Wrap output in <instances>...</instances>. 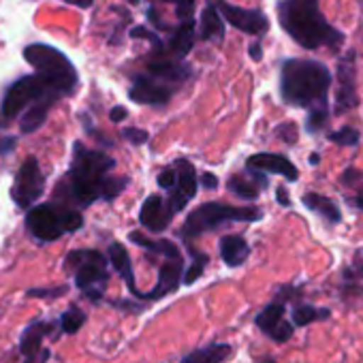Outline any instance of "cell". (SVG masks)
<instances>
[{
  "mask_svg": "<svg viewBox=\"0 0 363 363\" xmlns=\"http://www.w3.org/2000/svg\"><path fill=\"white\" fill-rule=\"evenodd\" d=\"M116 167V160L103 152L88 150L84 143L73 145V160L69 169V182H71V197L79 206H92L99 199L111 201L118 197L128 179L126 177H111L107 175Z\"/></svg>",
  "mask_w": 363,
  "mask_h": 363,
  "instance_id": "6da1fadb",
  "label": "cell"
},
{
  "mask_svg": "<svg viewBox=\"0 0 363 363\" xmlns=\"http://www.w3.org/2000/svg\"><path fill=\"white\" fill-rule=\"evenodd\" d=\"M278 22L303 50H337L344 41V35L323 18L318 0H282L278 3Z\"/></svg>",
  "mask_w": 363,
  "mask_h": 363,
  "instance_id": "7a4b0ae2",
  "label": "cell"
},
{
  "mask_svg": "<svg viewBox=\"0 0 363 363\" xmlns=\"http://www.w3.org/2000/svg\"><path fill=\"white\" fill-rule=\"evenodd\" d=\"M331 73L323 62L291 58L280 69V96L286 105L327 109Z\"/></svg>",
  "mask_w": 363,
  "mask_h": 363,
  "instance_id": "3957f363",
  "label": "cell"
},
{
  "mask_svg": "<svg viewBox=\"0 0 363 363\" xmlns=\"http://www.w3.org/2000/svg\"><path fill=\"white\" fill-rule=\"evenodd\" d=\"M109 257L92 248L71 250L62 263V267L73 276L75 286L88 297L92 303H101L105 297V289L109 282Z\"/></svg>",
  "mask_w": 363,
  "mask_h": 363,
  "instance_id": "277c9868",
  "label": "cell"
},
{
  "mask_svg": "<svg viewBox=\"0 0 363 363\" xmlns=\"http://www.w3.org/2000/svg\"><path fill=\"white\" fill-rule=\"evenodd\" d=\"M24 58L37 69V75H41L58 96H71L75 92L79 82L77 71L60 50L43 43H33L24 50Z\"/></svg>",
  "mask_w": 363,
  "mask_h": 363,
  "instance_id": "5b68a950",
  "label": "cell"
},
{
  "mask_svg": "<svg viewBox=\"0 0 363 363\" xmlns=\"http://www.w3.org/2000/svg\"><path fill=\"white\" fill-rule=\"evenodd\" d=\"M84 227V216L71 208H58L54 203L33 206L26 214V229L37 242H56L67 233Z\"/></svg>",
  "mask_w": 363,
  "mask_h": 363,
  "instance_id": "8992f818",
  "label": "cell"
},
{
  "mask_svg": "<svg viewBox=\"0 0 363 363\" xmlns=\"http://www.w3.org/2000/svg\"><path fill=\"white\" fill-rule=\"evenodd\" d=\"M263 218V212L257 208H235L229 203H203L193 210L182 227V238H199L203 233L216 231L225 223H255Z\"/></svg>",
  "mask_w": 363,
  "mask_h": 363,
  "instance_id": "52a82bcc",
  "label": "cell"
},
{
  "mask_svg": "<svg viewBox=\"0 0 363 363\" xmlns=\"http://www.w3.org/2000/svg\"><path fill=\"white\" fill-rule=\"evenodd\" d=\"M48 96L60 99L41 75H26V77L18 79L16 84H11V88L7 90L5 101H3V116L16 118L30 103H37L41 99H48Z\"/></svg>",
  "mask_w": 363,
  "mask_h": 363,
  "instance_id": "ba28073f",
  "label": "cell"
},
{
  "mask_svg": "<svg viewBox=\"0 0 363 363\" xmlns=\"http://www.w3.org/2000/svg\"><path fill=\"white\" fill-rule=\"evenodd\" d=\"M295 293V289L284 286L278 297H274V301H269L255 318V325L276 344H284L293 337L295 325L291 320L284 318V310H286V299Z\"/></svg>",
  "mask_w": 363,
  "mask_h": 363,
  "instance_id": "9c48e42d",
  "label": "cell"
},
{
  "mask_svg": "<svg viewBox=\"0 0 363 363\" xmlns=\"http://www.w3.org/2000/svg\"><path fill=\"white\" fill-rule=\"evenodd\" d=\"M58 329H60V323L45 320V318H37V320L28 323L22 329L20 344H18L24 363H48L52 359V350L50 348H43V340L48 335L58 337L56 335Z\"/></svg>",
  "mask_w": 363,
  "mask_h": 363,
  "instance_id": "30bf717a",
  "label": "cell"
},
{
  "mask_svg": "<svg viewBox=\"0 0 363 363\" xmlns=\"http://www.w3.org/2000/svg\"><path fill=\"white\" fill-rule=\"evenodd\" d=\"M43 191H45V175L39 167V160L37 158L24 160L20 171L16 173V182L11 186V199L20 208L28 210L37 203Z\"/></svg>",
  "mask_w": 363,
  "mask_h": 363,
  "instance_id": "8fae6325",
  "label": "cell"
},
{
  "mask_svg": "<svg viewBox=\"0 0 363 363\" xmlns=\"http://www.w3.org/2000/svg\"><path fill=\"white\" fill-rule=\"evenodd\" d=\"M184 282V259L179 257H164L162 265L158 267V280L156 286L150 293H141V301H158L179 289Z\"/></svg>",
  "mask_w": 363,
  "mask_h": 363,
  "instance_id": "7c38bea8",
  "label": "cell"
},
{
  "mask_svg": "<svg viewBox=\"0 0 363 363\" xmlns=\"http://www.w3.org/2000/svg\"><path fill=\"white\" fill-rule=\"evenodd\" d=\"M173 92H175V86L158 79L152 73H143V75H135L128 96L130 101L143 103V105H164L169 103Z\"/></svg>",
  "mask_w": 363,
  "mask_h": 363,
  "instance_id": "4fadbf2b",
  "label": "cell"
},
{
  "mask_svg": "<svg viewBox=\"0 0 363 363\" xmlns=\"http://www.w3.org/2000/svg\"><path fill=\"white\" fill-rule=\"evenodd\" d=\"M220 13L227 20V24H231L233 28H238L246 35L261 37L269 30V20L263 11L242 9V7H233L229 3H220Z\"/></svg>",
  "mask_w": 363,
  "mask_h": 363,
  "instance_id": "5bb4252c",
  "label": "cell"
},
{
  "mask_svg": "<svg viewBox=\"0 0 363 363\" xmlns=\"http://www.w3.org/2000/svg\"><path fill=\"white\" fill-rule=\"evenodd\" d=\"M337 111L352 109L357 105V71H354V52H348L337 65Z\"/></svg>",
  "mask_w": 363,
  "mask_h": 363,
  "instance_id": "9a60e30c",
  "label": "cell"
},
{
  "mask_svg": "<svg viewBox=\"0 0 363 363\" xmlns=\"http://www.w3.org/2000/svg\"><path fill=\"white\" fill-rule=\"evenodd\" d=\"M173 216H175V212L169 208V203L164 199H160L158 195H152L141 206L139 223L147 231H152V233H162L169 227V223H171Z\"/></svg>",
  "mask_w": 363,
  "mask_h": 363,
  "instance_id": "2e32d148",
  "label": "cell"
},
{
  "mask_svg": "<svg viewBox=\"0 0 363 363\" xmlns=\"http://www.w3.org/2000/svg\"><path fill=\"white\" fill-rule=\"evenodd\" d=\"M246 167L259 169V171H267V173H278V175L286 177L289 182H297V177H299L297 167L286 156H282V154H272V152L252 154L248 158Z\"/></svg>",
  "mask_w": 363,
  "mask_h": 363,
  "instance_id": "e0dca14e",
  "label": "cell"
},
{
  "mask_svg": "<svg viewBox=\"0 0 363 363\" xmlns=\"http://www.w3.org/2000/svg\"><path fill=\"white\" fill-rule=\"evenodd\" d=\"M107 257H109V263L113 265V269L118 272V276L124 280L126 289L139 299L141 297V291L137 289V282H135V272H133V263H130L128 250L120 242H111L109 244V250H107Z\"/></svg>",
  "mask_w": 363,
  "mask_h": 363,
  "instance_id": "ac0fdd59",
  "label": "cell"
},
{
  "mask_svg": "<svg viewBox=\"0 0 363 363\" xmlns=\"http://www.w3.org/2000/svg\"><path fill=\"white\" fill-rule=\"evenodd\" d=\"M233 357V346L225 342H212L195 348L179 359V363H225Z\"/></svg>",
  "mask_w": 363,
  "mask_h": 363,
  "instance_id": "d6986e66",
  "label": "cell"
},
{
  "mask_svg": "<svg viewBox=\"0 0 363 363\" xmlns=\"http://www.w3.org/2000/svg\"><path fill=\"white\" fill-rule=\"evenodd\" d=\"M250 257V246L242 235H225L220 240V259L227 267H242Z\"/></svg>",
  "mask_w": 363,
  "mask_h": 363,
  "instance_id": "ffe728a7",
  "label": "cell"
},
{
  "mask_svg": "<svg viewBox=\"0 0 363 363\" xmlns=\"http://www.w3.org/2000/svg\"><path fill=\"white\" fill-rule=\"evenodd\" d=\"M195 45V22L191 20H182V24L175 28L171 41H169V54L175 58H184Z\"/></svg>",
  "mask_w": 363,
  "mask_h": 363,
  "instance_id": "44dd1931",
  "label": "cell"
},
{
  "mask_svg": "<svg viewBox=\"0 0 363 363\" xmlns=\"http://www.w3.org/2000/svg\"><path fill=\"white\" fill-rule=\"evenodd\" d=\"M147 73H152L158 79H162V82L177 88L191 77V67L189 65H177V62H158V65H150Z\"/></svg>",
  "mask_w": 363,
  "mask_h": 363,
  "instance_id": "7402d4cb",
  "label": "cell"
},
{
  "mask_svg": "<svg viewBox=\"0 0 363 363\" xmlns=\"http://www.w3.org/2000/svg\"><path fill=\"white\" fill-rule=\"evenodd\" d=\"M301 203L310 210V212H314V214H318L320 218H325L327 223H340L342 220V212H340V208L331 201V199H327V197H323V195H316V193H306L303 197H301Z\"/></svg>",
  "mask_w": 363,
  "mask_h": 363,
  "instance_id": "603a6c76",
  "label": "cell"
},
{
  "mask_svg": "<svg viewBox=\"0 0 363 363\" xmlns=\"http://www.w3.org/2000/svg\"><path fill=\"white\" fill-rule=\"evenodd\" d=\"M56 101H58V99L48 96V99L37 101V105L28 107V111H26V113L22 116V120H20L22 133H35V130H39V128L45 124L48 113H50V109H52V105H54Z\"/></svg>",
  "mask_w": 363,
  "mask_h": 363,
  "instance_id": "cb8c5ba5",
  "label": "cell"
},
{
  "mask_svg": "<svg viewBox=\"0 0 363 363\" xmlns=\"http://www.w3.org/2000/svg\"><path fill=\"white\" fill-rule=\"evenodd\" d=\"M223 33H225L223 13H220L214 5H208V7L201 11L199 37H201V39H214V37H223Z\"/></svg>",
  "mask_w": 363,
  "mask_h": 363,
  "instance_id": "d4e9b609",
  "label": "cell"
},
{
  "mask_svg": "<svg viewBox=\"0 0 363 363\" xmlns=\"http://www.w3.org/2000/svg\"><path fill=\"white\" fill-rule=\"evenodd\" d=\"M175 171H177L175 186L189 199H193L197 195V171H195L193 162H189L186 158H179V160H175Z\"/></svg>",
  "mask_w": 363,
  "mask_h": 363,
  "instance_id": "484cf974",
  "label": "cell"
},
{
  "mask_svg": "<svg viewBox=\"0 0 363 363\" xmlns=\"http://www.w3.org/2000/svg\"><path fill=\"white\" fill-rule=\"evenodd\" d=\"M331 316L329 308H316L312 303H297L291 312L293 325L295 327H308L310 323H318V320H327Z\"/></svg>",
  "mask_w": 363,
  "mask_h": 363,
  "instance_id": "4316f807",
  "label": "cell"
},
{
  "mask_svg": "<svg viewBox=\"0 0 363 363\" xmlns=\"http://www.w3.org/2000/svg\"><path fill=\"white\" fill-rule=\"evenodd\" d=\"M227 189L242 197V199H248V201H255L259 197V182H248V173H238L233 177H229L227 182Z\"/></svg>",
  "mask_w": 363,
  "mask_h": 363,
  "instance_id": "83f0119b",
  "label": "cell"
},
{
  "mask_svg": "<svg viewBox=\"0 0 363 363\" xmlns=\"http://www.w3.org/2000/svg\"><path fill=\"white\" fill-rule=\"evenodd\" d=\"M86 312L79 308V306H71V308H67L62 314H60V318H58V323H60V331L62 333H67V335H73V333H77L84 325H86Z\"/></svg>",
  "mask_w": 363,
  "mask_h": 363,
  "instance_id": "f1b7e54d",
  "label": "cell"
},
{
  "mask_svg": "<svg viewBox=\"0 0 363 363\" xmlns=\"http://www.w3.org/2000/svg\"><path fill=\"white\" fill-rule=\"evenodd\" d=\"M193 263H191V267L184 272V284H195L201 276H203V272H206V267H208V263H210V257L208 255H203V252H193Z\"/></svg>",
  "mask_w": 363,
  "mask_h": 363,
  "instance_id": "f546056e",
  "label": "cell"
},
{
  "mask_svg": "<svg viewBox=\"0 0 363 363\" xmlns=\"http://www.w3.org/2000/svg\"><path fill=\"white\" fill-rule=\"evenodd\" d=\"M329 139L337 145H357L359 143V130L352 128V126H344L335 133L329 135Z\"/></svg>",
  "mask_w": 363,
  "mask_h": 363,
  "instance_id": "4dcf8cb0",
  "label": "cell"
},
{
  "mask_svg": "<svg viewBox=\"0 0 363 363\" xmlns=\"http://www.w3.org/2000/svg\"><path fill=\"white\" fill-rule=\"evenodd\" d=\"M69 293V286L67 284H58V286H52V289H48V286H41V289H28V297H39V299H58V297H62V295H67Z\"/></svg>",
  "mask_w": 363,
  "mask_h": 363,
  "instance_id": "1f68e13d",
  "label": "cell"
},
{
  "mask_svg": "<svg viewBox=\"0 0 363 363\" xmlns=\"http://www.w3.org/2000/svg\"><path fill=\"white\" fill-rule=\"evenodd\" d=\"M150 3H175L179 20H191L193 7H195V0H150Z\"/></svg>",
  "mask_w": 363,
  "mask_h": 363,
  "instance_id": "d6a6232c",
  "label": "cell"
},
{
  "mask_svg": "<svg viewBox=\"0 0 363 363\" xmlns=\"http://www.w3.org/2000/svg\"><path fill=\"white\" fill-rule=\"evenodd\" d=\"M130 37H133V39H145V41H150V43H152V48H154L156 52H162V45H160L158 35L150 33V30H147V28H143V26L133 28V30H130Z\"/></svg>",
  "mask_w": 363,
  "mask_h": 363,
  "instance_id": "836d02e7",
  "label": "cell"
},
{
  "mask_svg": "<svg viewBox=\"0 0 363 363\" xmlns=\"http://www.w3.org/2000/svg\"><path fill=\"white\" fill-rule=\"evenodd\" d=\"M327 122V109H314L308 113V130L310 133H318Z\"/></svg>",
  "mask_w": 363,
  "mask_h": 363,
  "instance_id": "e575fe53",
  "label": "cell"
},
{
  "mask_svg": "<svg viewBox=\"0 0 363 363\" xmlns=\"http://www.w3.org/2000/svg\"><path fill=\"white\" fill-rule=\"evenodd\" d=\"M177 184V171H175V167H167V169H162V173L158 175V186L160 189H173Z\"/></svg>",
  "mask_w": 363,
  "mask_h": 363,
  "instance_id": "d590c367",
  "label": "cell"
},
{
  "mask_svg": "<svg viewBox=\"0 0 363 363\" xmlns=\"http://www.w3.org/2000/svg\"><path fill=\"white\" fill-rule=\"evenodd\" d=\"M122 137L128 139L133 145H143V143L150 139L147 130H141V128H124V130H122Z\"/></svg>",
  "mask_w": 363,
  "mask_h": 363,
  "instance_id": "8d00e7d4",
  "label": "cell"
},
{
  "mask_svg": "<svg viewBox=\"0 0 363 363\" xmlns=\"http://www.w3.org/2000/svg\"><path fill=\"white\" fill-rule=\"evenodd\" d=\"M276 135H278L282 141H286V143H295V141H297V128H295L293 122L280 124V126L276 128Z\"/></svg>",
  "mask_w": 363,
  "mask_h": 363,
  "instance_id": "74e56055",
  "label": "cell"
},
{
  "mask_svg": "<svg viewBox=\"0 0 363 363\" xmlns=\"http://www.w3.org/2000/svg\"><path fill=\"white\" fill-rule=\"evenodd\" d=\"M344 274H346V278H352V276H357V278H361V280H363V248L354 252L352 267H350V269H346Z\"/></svg>",
  "mask_w": 363,
  "mask_h": 363,
  "instance_id": "f35d334b",
  "label": "cell"
},
{
  "mask_svg": "<svg viewBox=\"0 0 363 363\" xmlns=\"http://www.w3.org/2000/svg\"><path fill=\"white\" fill-rule=\"evenodd\" d=\"M109 303H111L113 308H118V310H122V312H130V314H137V312L143 310V306H139V303H135V301H128V299H111Z\"/></svg>",
  "mask_w": 363,
  "mask_h": 363,
  "instance_id": "ab89813d",
  "label": "cell"
},
{
  "mask_svg": "<svg viewBox=\"0 0 363 363\" xmlns=\"http://www.w3.org/2000/svg\"><path fill=\"white\" fill-rule=\"evenodd\" d=\"M201 184H203L206 189L214 191V189H218V177H216L214 173H203V175H201Z\"/></svg>",
  "mask_w": 363,
  "mask_h": 363,
  "instance_id": "60d3db41",
  "label": "cell"
},
{
  "mask_svg": "<svg viewBox=\"0 0 363 363\" xmlns=\"http://www.w3.org/2000/svg\"><path fill=\"white\" fill-rule=\"evenodd\" d=\"M126 116H128V111H126L122 105H118V107H113V109L109 111V120H111V122H122Z\"/></svg>",
  "mask_w": 363,
  "mask_h": 363,
  "instance_id": "b9f144b4",
  "label": "cell"
},
{
  "mask_svg": "<svg viewBox=\"0 0 363 363\" xmlns=\"http://www.w3.org/2000/svg\"><path fill=\"white\" fill-rule=\"evenodd\" d=\"M16 147V137H3L0 139V154H7Z\"/></svg>",
  "mask_w": 363,
  "mask_h": 363,
  "instance_id": "7bdbcfd3",
  "label": "cell"
},
{
  "mask_svg": "<svg viewBox=\"0 0 363 363\" xmlns=\"http://www.w3.org/2000/svg\"><path fill=\"white\" fill-rule=\"evenodd\" d=\"M250 58H252L255 62H259V60L263 58V48H261L259 43H255V45H250Z\"/></svg>",
  "mask_w": 363,
  "mask_h": 363,
  "instance_id": "ee69618b",
  "label": "cell"
},
{
  "mask_svg": "<svg viewBox=\"0 0 363 363\" xmlns=\"http://www.w3.org/2000/svg\"><path fill=\"white\" fill-rule=\"evenodd\" d=\"M276 197H278V203H280V206H284V208L291 206V199H289V195H286L284 189H278V191H276Z\"/></svg>",
  "mask_w": 363,
  "mask_h": 363,
  "instance_id": "f6af8a7d",
  "label": "cell"
},
{
  "mask_svg": "<svg viewBox=\"0 0 363 363\" xmlns=\"http://www.w3.org/2000/svg\"><path fill=\"white\" fill-rule=\"evenodd\" d=\"M65 3L75 5V7H82V9H88V7H92L94 0H65Z\"/></svg>",
  "mask_w": 363,
  "mask_h": 363,
  "instance_id": "bcb514c9",
  "label": "cell"
},
{
  "mask_svg": "<svg viewBox=\"0 0 363 363\" xmlns=\"http://www.w3.org/2000/svg\"><path fill=\"white\" fill-rule=\"evenodd\" d=\"M257 363H278V361H276V359H274L272 354H265V357H261V359H259Z\"/></svg>",
  "mask_w": 363,
  "mask_h": 363,
  "instance_id": "7dc6e473",
  "label": "cell"
},
{
  "mask_svg": "<svg viewBox=\"0 0 363 363\" xmlns=\"http://www.w3.org/2000/svg\"><path fill=\"white\" fill-rule=\"evenodd\" d=\"M354 206H357L359 210H363V193H359V197L354 199Z\"/></svg>",
  "mask_w": 363,
  "mask_h": 363,
  "instance_id": "c3c4849f",
  "label": "cell"
},
{
  "mask_svg": "<svg viewBox=\"0 0 363 363\" xmlns=\"http://www.w3.org/2000/svg\"><path fill=\"white\" fill-rule=\"evenodd\" d=\"M318 160H320L318 154H310V162H312V164H318Z\"/></svg>",
  "mask_w": 363,
  "mask_h": 363,
  "instance_id": "681fc988",
  "label": "cell"
},
{
  "mask_svg": "<svg viewBox=\"0 0 363 363\" xmlns=\"http://www.w3.org/2000/svg\"><path fill=\"white\" fill-rule=\"evenodd\" d=\"M130 3H137V0H130Z\"/></svg>",
  "mask_w": 363,
  "mask_h": 363,
  "instance_id": "f907efd6",
  "label": "cell"
}]
</instances>
